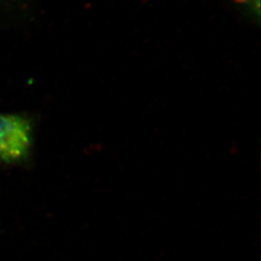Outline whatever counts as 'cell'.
Instances as JSON below:
<instances>
[{
  "label": "cell",
  "instance_id": "obj_2",
  "mask_svg": "<svg viewBox=\"0 0 261 261\" xmlns=\"http://www.w3.org/2000/svg\"><path fill=\"white\" fill-rule=\"evenodd\" d=\"M246 19L253 24H260V0H231Z\"/></svg>",
  "mask_w": 261,
  "mask_h": 261
},
{
  "label": "cell",
  "instance_id": "obj_1",
  "mask_svg": "<svg viewBox=\"0 0 261 261\" xmlns=\"http://www.w3.org/2000/svg\"><path fill=\"white\" fill-rule=\"evenodd\" d=\"M35 123L27 114L0 113V164L22 166L31 159Z\"/></svg>",
  "mask_w": 261,
  "mask_h": 261
}]
</instances>
